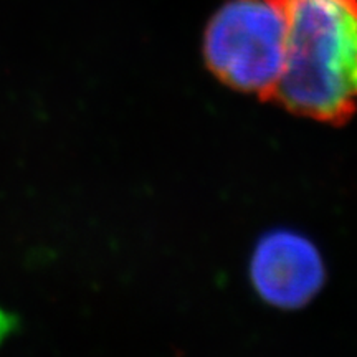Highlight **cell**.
<instances>
[{
    "label": "cell",
    "mask_w": 357,
    "mask_h": 357,
    "mask_svg": "<svg viewBox=\"0 0 357 357\" xmlns=\"http://www.w3.org/2000/svg\"><path fill=\"white\" fill-rule=\"evenodd\" d=\"M284 24V68L275 98L328 124L357 113V0H268Z\"/></svg>",
    "instance_id": "1"
},
{
    "label": "cell",
    "mask_w": 357,
    "mask_h": 357,
    "mask_svg": "<svg viewBox=\"0 0 357 357\" xmlns=\"http://www.w3.org/2000/svg\"><path fill=\"white\" fill-rule=\"evenodd\" d=\"M204 60L227 86L273 100L284 68V24L268 0H229L208 22Z\"/></svg>",
    "instance_id": "2"
},
{
    "label": "cell",
    "mask_w": 357,
    "mask_h": 357,
    "mask_svg": "<svg viewBox=\"0 0 357 357\" xmlns=\"http://www.w3.org/2000/svg\"><path fill=\"white\" fill-rule=\"evenodd\" d=\"M252 284L266 305L306 306L323 288L324 263L310 240L294 231H271L258 242L250 265Z\"/></svg>",
    "instance_id": "3"
}]
</instances>
